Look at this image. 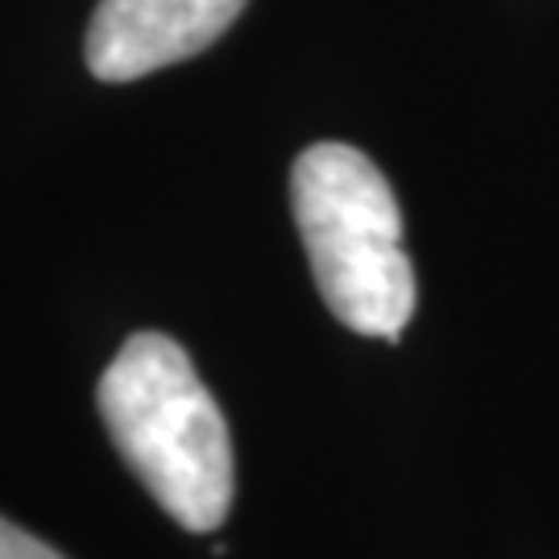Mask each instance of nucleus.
Here are the masks:
<instances>
[{
    "label": "nucleus",
    "instance_id": "f257e3e1",
    "mask_svg": "<svg viewBox=\"0 0 559 559\" xmlns=\"http://www.w3.org/2000/svg\"><path fill=\"white\" fill-rule=\"evenodd\" d=\"M120 460L170 519L216 531L233 510V440L191 357L162 332L124 340L96 385Z\"/></svg>",
    "mask_w": 559,
    "mask_h": 559
},
{
    "label": "nucleus",
    "instance_id": "f03ea898",
    "mask_svg": "<svg viewBox=\"0 0 559 559\" xmlns=\"http://www.w3.org/2000/svg\"><path fill=\"white\" fill-rule=\"evenodd\" d=\"M290 203L332 316L360 336L399 344L415 316V270L385 175L353 145L320 141L290 170Z\"/></svg>",
    "mask_w": 559,
    "mask_h": 559
},
{
    "label": "nucleus",
    "instance_id": "7ed1b4c3",
    "mask_svg": "<svg viewBox=\"0 0 559 559\" xmlns=\"http://www.w3.org/2000/svg\"><path fill=\"white\" fill-rule=\"evenodd\" d=\"M249 0H100L87 25V67L104 83L203 55L240 17Z\"/></svg>",
    "mask_w": 559,
    "mask_h": 559
},
{
    "label": "nucleus",
    "instance_id": "20e7f679",
    "mask_svg": "<svg viewBox=\"0 0 559 559\" xmlns=\"http://www.w3.org/2000/svg\"><path fill=\"white\" fill-rule=\"evenodd\" d=\"M0 559H62V556L55 547H46L41 539H34L29 531H21L9 519H0Z\"/></svg>",
    "mask_w": 559,
    "mask_h": 559
}]
</instances>
